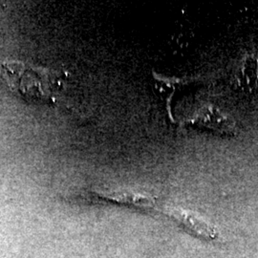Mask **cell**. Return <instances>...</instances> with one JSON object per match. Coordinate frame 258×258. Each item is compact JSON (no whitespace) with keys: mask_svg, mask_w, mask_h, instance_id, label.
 Wrapping results in <instances>:
<instances>
[{"mask_svg":"<svg viewBox=\"0 0 258 258\" xmlns=\"http://www.w3.org/2000/svg\"><path fill=\"white\" fill-rule=\"evenodd\" d=\"M168 216L184 225L187 230L202 238L208 240L217 238L216 230L212 225H210L208 222L204 221L203 219L192 212L184 211L180 208L171 207L168 212Z\"/></svg>","mask_w":258,"mask_h":258,"instance_id":"cell-1","label":"cell"}]
</instances>
